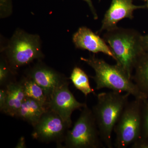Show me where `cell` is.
I'll use <instances>...</instances> for the list:
<instances>
[{
  "mask_svg": "<svg viewBox=\"0 0 148 148\" xmlns=\"http://www.w3.org/2000/svg\"><path fill=\"white\" fill-rule=\"evenodd\" d=\"M143 35L135 29L119 27L107 30L103 39L110 47L117 65L132 79L138 60L145 53Z\"/></svg>",
  "mask_w": 148,
  "mask_h": 148,
  "instance_id": "1",
  "label": "cell"
},
{
  "mask_svg": "<svg viewBox=\"0 0 148 148\" xmlns=\"http://www.w3.org/2000/svg\"><path fill=\"white\" fill-rule=\"evenodd\" d=\"M131 95L115 91L102 92L97 95V101L92 112L103 144L113 147L112 134L114 128Z\"/></svg>",
  "mask_w": 148,
  "mask_h": 148,
  "instance_id": "2",
  "label": "cell"
},
{
  "mask_svg": "<svg viewBox=\"0 0 148 148\" xmlns=\"http://www.w3.org/2000/svg\"><path fill=\"white\" fill-rule=\"evenodd\" d=\"M80 59L95 71V75L90 77L95 82L96 90L108 88L115 92L129 93L135 98L145 99L132 79L116 64L110 65L94 54Z\"/></svg>",
  "mask_w": 148,
  "mask_h": 148,
  "instance_id": "3",
  "label": "cell"
},
{
  "mask_svg": "<svg viewBox=\"0 0 148 148\" xmlns=\"http://www.w3.org/2000/svg\"><path fill=\"white\" fill-rule=\"evenodd\" d=\"M64 143L63 148H99L104 146L92 110L87 105L67 132Z\"/></svg>",
  "mask_w": 148,
  "mask_h": 148,
  "instance_id": "4",
  "label": "cell"
},
{
  "mask_svg": "<svg viewBox=\"0 0 148 148\" xmlns=\"http://www.w3.org/2000/svg\"><path fill=\"white\" fill-rule=\"evenodd\" d=\"M143 101L135 98L125 106L114 128L115 147H128L140 138Z\"/></svg>",
  "mask_w": 148,
  "mask_h": 148,
  "instance_id": "5",
  "label": "cell"
},
{
  "mask_svg": "<svg viewBox=\"0 0 148 148\" xmlns=\"http://www.w3.org/2000/svg\"><path fill=\"white\" fill-rule=\"evenodd\" d=\"M8 64L11 69H18L44 56L40 37L22 30L15 32L6 49Z\"/></svg>",
  "mask_w": 148,
  "mask_h": 148,
  "instance_id": "6",
  "label": "cell"
},
{
  "mask_svg": "<svg viewBox=\"0 0 148 148\" xmlns=\"http://www.w3.org/2000/svg\"><path fill=\"white\" fill-rule=\"evenodd\" d=\"M71 127L54 111L48 108L34 126L33 139L41 143H55L62 147L67 132Z\"/></svg>",
  "mask_w": 148,
  "mask_h": 148,
  "instance_id": "7",
  "label": "cell"
},
{
  "mask_svg": "<svg viewBox=\"0 0 148 148\" xmlns=\"http://www.w3.org/2000/svg\"><path fill=\"white\" fill-rule=\"evenodd\" d=\"M69 82L54 90L48 100L47 107L54 111L71 127L73 112L82 109L86 103L78 102L69 90Z\"/></svg>",
  "mask_w": 148,
  "mask_h": 148,
  "instance_id": "8",
  "label": "cell"
},
{
  "mask_svg": "<svg viewBox=\"0 0 148 148\" xmlns=\"http://www.w3.org/2000/svg\"><path fill=\"white\" fill-rule=\"evenodd\" d=\"M27 77L34 81L42 88L48 100L57 88L69 82L68 79L44 64L35 65L30 69Z\"/></svg>",
  "mask_w": 148,
  "mask_h": 148,
  "instance_id": "9",
  "label": "cell"
},
{
  "mask_svg": "<svg viewBox=\"0 0 148 148\" xmlns=\"http://www.w3.org/2000/svg\"><path fill=\"white\" fill-rule=\"evenodd\" d=\"M146 8V5L133 4L132 0H112L110 8L104 15L98 34L116 27L117 23L123 18L132 19L134 18V11Z\"/></svg>",
  "mask_w": 148,
  "mask_h": 148,
  "instance_id": "10",
  "label": "cell"
},
{
  "mask_svg": "<svg viewBox=\"0 0 148 148\" xmlns=\"http://www.w3.org/2000/svg\"><path fill=\"white\" fill-rule=\"evenodd\" d=\"M73 41L77 48L88 50L93 53L101 52L114 59L113 54L110 47L103 38L87 27L79 28L74 34Z\"/></svg>",
  "mask_w": 148,
  "mask_h": 148,
  "instance_id": "11",
  "label": "cell"
},
{
  "mask_svg": "<svg viewBox=\"0 0 148 148\" xmlns=\"http://www.w3.org/2000/svg\"><path fill=\"white\" fill-rule=\"evenodd\" d=\"M7 98L2 112L12 117H16L26 95L21 82L9 83L5 86Z\"/></svg>",
  "mask_w": 148,
  "mask_h": 148,
  "instance_id": "12",
  "label": "cell"
},
{
  "mask_svg": "<svg viewBox=\"0 0 148 148\" xmlns=\"http://www.w3.org/2000/svg\"><path fill=\"white\" fill-rule=\"evenodd\" d=\"M47 109L34 99L26 97L16 117L34 126Z\"/></svg>",
  "mask_w": 148,
  "mask_h": 148,
  "instance_id": "13",
  "label": "cell"
},
{
  "mask_svg": "<svg viewBox=\"0 0 148 148\" xmlns=\"http://www.w3.org/2000/svg\"><path fill=\"white\" fill-rule=\"evenodd\" d=\"M134 71L132 80L145 99H148V53L145 52L140 57Z\"/></svg>",
  "mask_w": 148,
  "mask_h": 148,
  "instance_id": "14",
  "label": "cell"
},
{
  "mask_svg": "<svg viewBox=\"0 0 148 148\" xmlns=\"http://www.w3.org/2000/svg\"><path fill=\"white\" fill-rule=\"evenodd\" d=\"M21 82L26 97L34 99L47 107V98L42 88L38 84L27 77L24 78Z\"/></svg>",
  "mask_w": 148,
  "mask_h": 148,
  "instance_id": "15",
  "label": "cell"
},
{
  "mask_svg": "<svg viewBox=\"0 0 148 148\" xmlns=\"http://www.w3.org/2000/svg\"><path fill=\"white\" fill-rule=\"evenodd\" d=\"M69 79L71 80L75 87L82 92L85 96L94 93V90L90 86L88 76L79 67H74Z\"/></svg>",
  "mask_w": 148,
  "mask_h": 148,
  "instance_id": "16",
  "label": "cell"
},
{
  "mask_svg": "<svg viewBox=\"0 0 148 148\" xmlns=\"http://www.w3.org/2000/svg\"><path fill=\"white\" fill-rule=\"evenodd\" d=\"M140 138H148V99L143 100L142 104V123Z\"/></svg>",
  "mask_w": 148,
  "mask_h": 148,
  "instance_id": "17",
  "label": "cell"
},
{
  "mask_svg": "<svg viewBox=\"0 0 148 148\" xmlns=\"http://www.w3.org/2000/svg\"><path fill=\"white\" fill-rule=\"evenodd\" d=\"M10 67L6 61L2 59L0 64V85L1 86H6L8 84L10 76Z\"/></svg>",
  "mask_w": 148,
  "mask_h": 148,
  "instance_id": "18",
  "label": "cell"
},
{
  "mask_svg": "<svg viewBox=\"0 0 148 148\" xmlns=\"http://www.w3.org/2000/svg\"><path fill=\"white\" fill-rule=\"evenodd\" d=\"M11 0H1V17L4 18L11 13Z\"/></svg>",
  "mask_w": 148,
  "mask_h": 148,
  "instance_id": "19",
  "label": "cell"
},
{
  "mask_svg": "<svg viewBox=\"0 0 148 148\" xmlns=\"http://www.w3.org/2000/svg\"><path fill=\"white\" fill-rule=\"evenodd\" d=\"M130 147L132 148H148V138H140Z\"/></svg>",
  "mask_w": 148,
  "mask_h": 148,
  "instance_id": "20",
  "label": "cell"
},
{
  "mask_svg": "<svg viewBox=\"0 0 148 148\" xmlns=\"http://www.w3.org/2000/svg\"><path fill=\"white\" fill-rule=\"evenodd\" d=\"M7 98V93L6 87L2 88L0 90V110L1 112L5 106Z\"/></svg>",
  "mask_w": 148,
  "mask_h": 148,
  "instance_id": "21",
  "label": "cell"
},
{
  "mask_svg": "<svg viewBox=\"0 0 148 148\" xmlns=\"http://www.w3.org/2000/svg\"><path fill=\"white\" fill-rule=\"evenodd\" d=\"M84 1L86 2L89 6V8H90V10H91V12H92V15H93V17L95 19H97L98 18V15L96 13V10H95V8H94V6H93V5H92V1L91 0H84Z\"/></svg>",
  "mask_w": 148,
  "mask_h": 148,
  "instance_id": "22",
  "label": "cell"
},
{
  "mask_svg": "<svg viewBox=\"0 0 148 148\" xmlns=\"http://www.w3.org/2000/svg\"><path fill=\"white\" fill-rule=\"evenodd\" d=\"M16 148H26V140L24 137H21L18 140V143L15 147Z\"/></svg>",
  "mask_w": 148,
  "mask_h": 148,
  "instance_id": "23",
  "label": "cell"
},
{
  "mask_svg": "<svg viewBox=\"0 0 148 148\" xmlns=\"http://www.w3.org/2000/svg\"><path fill=\"white\" fill-rule=\"evenodd\" d=\"M143 47L146 53H148V34L143 36Z\"/></svg>",
  "mask_w": 148,
  "mask_h": 148,
  "instance_id": "24",
  "label": "cell"
},
{
  "mask_svg": "<svg viewBox=\"0 0 148 148\" xmlns=\"http://www.w3.org/2000/svg\"><path fill=\"white\" fill-rule=\"evenodd\" d=\"M145 1H146L147 2V3H146V8L148 10V0H145Z\"/></svg>",
  "mask_w": 148,
  "mask_h": 148,
  "instance_id": "25",
  "label": "cell"
},
{
  "mask_svg": "<svg viewBox=\"0 0 148 148\" xmlns=\"http://www.w3.org/2000/svg\"><path fill=\"white\" fill-rule=\"evenodd\" d=\"M143 1H145V0H143Z\"/></svg>",
  "mask_w": 148,
  "mask_h": 148,
  "instance_id": "26",
  "label": "cell"
},
{
  "mask_svg": "<svg viewBox=\"0 0 148 148\" xmlns=\"http://www.w3.org/2000/svg\"></svg>",
  "mask_w": 148,
  "mask_h": 148,
  "instance_id": "27",
  "label": "cell"
}]
</instances>
